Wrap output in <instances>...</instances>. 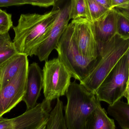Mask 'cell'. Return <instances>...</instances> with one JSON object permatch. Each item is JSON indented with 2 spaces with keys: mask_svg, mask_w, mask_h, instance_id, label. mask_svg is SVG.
<instances>
[{
  "mask_svg": "<svg viewBox=\"0 0 129 129\" xmlns=\"http://www.w3.org/2000/svg\"><path fill=\"white\" fill-rule=\"evenodd\" d=\"M129 2V0H111V9L119 7Z\"/></svg>",
  "mask_w": 129,
  "mask_h": 129,
  "instance_id": "obj_25",
  "label": "cell"
},
{
  "mask_svg": "<svg viewBox=\"0 0 129 129\" xmlns=\"http://www.w3.org/2000/svg\"><path fill=\"white\" fill-rule=\"evenodd\" d=\"M127 58V61H128V67L129 75V49L126 54Z\"/></svg>",
  "mask_w": 129,
  "mask_h": 129,
  "instance_id": "obj_29",
  "label": "cell"
},
{
  "mask_svg": "<svg viewBox=\"0 0 129 129\" xmlns=\"http://www.w3.org/2000/svg\"><path fill=\"white\" fill-rule=\"evenodd\" d=\"M18 54L13 42L0 50V66L12 57Z\"/></svg>",
  "mask_w": 129,
  "mask_h": 129,
  "instance_id": "obj_21",
  "label": "cell"
},
{
  "mask_svg": "<svg viewBox=\"0 0 129 129\" xmlns=\"http://www.w3.org/2000/svg\"><path fill=\"white\" fill-rule=\"evenodd\" d=\"M85 129H115L114 120L108 116L99 100L95 110L87 120Z\"/></svg>",
  "mask_w": 129,
  "mask_h": 129,
  "instance_id": "obj_14",
  "label": "cell"
},
{
  "mask_svg": "<svg viewBox=\"0 0 129 129\" xmlns=\"http://www.w3.org/2000/svg\"><path fill=\"white\" fill-rule=\"evenodd\" d=\"M117 14L114 8L110 9L98 19L91 22L99 51L117 35Z\"/></svg>",
  "mask_w": 129,
  "mask_h": 129,
  "instance_id": "obj_11",
  "label": "cell"
},
{
  "mask_svg": "<svg viewBox=\"0 0 129 129\" xmlns=\"http://www.w3.org/2000/svg\"><path fill=\"white\" fill-rule=\"evenodd\" d=\"M2 10H1V9H0V12H1V11H2Z\"/></svg>",
  "mask_w": 129,
  "mask_h": 129,
  "instance_id": "obj_30",
  "label": "cell"
},
{
  "mask_svg": "<svg viewBox=\"0 0 129 129\" xmlns=\"http://www.w3.org/2000/svg\"><path fill=\"white\" fill-rule=\"evenodd\" d=\"M60 12L53 25L36 49L35 55L40 61H48V58L57 45L68 25L71 0H59Z\"/></svg>",
  "mask_w": 129,
  "mask_h": 129,
  "instance_id": "obj_7",
  "label": "cell"
},
{
  "mask_svg": "<svg viewBox=\"0 0 129 129\" xmlns=\"http://www.w3.org/2000/svg\"><path fill=\"white\" fill-rule=\"evenodd\" d=\"M117 11V34L123 39H129V17Z\"/></svg>",
  "mask_w": 129,
  "mask_h": 129,
  "instance_id": "obj_19",
  "label": "cell"
},
{
  "mask_svg": "<svg viewBox=\"0 0 129 129\" xmlns=\"http://www.w3.org/2000/svg\"><path fill=\"white\" fill-rule=\"evenodd\" d=\"M87 8L86 0H71L70 19L86 18Z\"/></svg>",
  "mask_w": 129,
  "mask_h": 129,
  "instance_id": "obj_18",
  "label": "cell"
},
{
  "mask_svg": "<svg viewBox=\"0 0 129 129\" xmlns=\"http://www.w3.org/2000/svg\"><path fill=\"white\" fill-rule=\"evenodd\" d=\"M114 9L129 17V2L121 7L115 8Z\"/></svg>",
  "mask_w": 129,
  "mask_h": 129,
  "instance_id": "obj_24",
  "label": "cell"
},
{
  "mask_svg": "<svg viewBox=\"0 0 129 129\" xmlns=\"http://www.w3.org/2000/svg\"><path fill=\"white\" fill-rule=\"evenodd\" d=\"M60 12L59 0H56L53 9L44 14H22L17 25L14 27L13 40L17 53L27 57L35 55L39 45L53 25Z\"/></svg>",
  "mask_w": 129,
  "mask_h": 129,
  "instance_id": "obj_1",
  "label": "cell"
},
{
  "mask_svg": "<svg viewBox=\"0 0 129 129\" xmlns=\"http://www.w3.org/2000/svg\"><path fill=\"white\" fill-rule=\"evenodd\" d=\"M51 101L44 99L34 108L11 119L0 118V129H38L47 122L52 110Z\"/></svg>",
  "mask_w": 129,
  "mask_h": 129,
  "instance_id": "obj_8",
  "label": "cell"
},
{
  "mask_svg": "<svg viewBox=\"0 0 129 129\" xmlns=\"http://www.w3.org/2000/svg\"><path fill=\"white\" fill-rule=\"evenodd\" d=\"M28 57L17 54L0 66V91L26 64Z\"/></svg>",
  "mask_w": 129,
  "mask_h": 129,
  "instance_id": "obj_13",
  "label": "cell"
},
{
  "mask_svg": "<svg viewBox=\"0 0 129 129\" xmlns=\"http://www.w3.org/2000/svg\"><path fill=\"white\" fill-rule=\"evenodd\" d=\"M47 122H45V123H44V124H42L41 126L39 127L38 129H46V126H47Z\"/></svg>",
  "mask_w": 129,
  "mask_h": 129,
  "instance_id": "obj_28",
  "label": "cell"
},
{
  "mask_svg": "<svg viewBox=\"0 0 129 129\" xmlns=\"http://www.w3.org/2000/svg\"><path fill=\"white\" fill-rule=\"evenodd\" d=\"M64 121L67 129H85L87 120L94 111L98 100L94 93L76 82L71 83L66 91Z\"/></svg>",
  "mask_w": 129,
  "mask_h": 129,
  "instance_id": "obj_3",
  "label": "cell"
},
{
  "mask_svg": "<svg viewBox=\"0 0 129 129\" xmlns=\"http://www.w3.org/2000/svg\"><path fill=\"white\" fill-rule=\"evenodd\" d=\"M28 66L29 63L0 91V118L23 100L26 91Z\"/></svg>",
  "mask_w": 129,
  "mask_h": 129,
  "instance_id": "obj_9",
  "label": "cell"
},
{
  "mask_svg": "<svg viewBox=\"0 0 129 129\" xmlns=\"http://www.w3.org/2000/svg\"><path fill=\"white\" fill-rule=\"evenodd\" d=\"M129 49V39H123L117 34L102 47L93 69L80 84L95 94Z\"/></svg>",
  "mask_w": 129,
  "mask_h": 129,
  "instance_id": "obj_2",
  "label": "cell"
},
{
  "mask_svg": "<svg viewBox=\"0 0 129 129\" xmlns=\"http://www.w3.org/2000/svg\"><path fill=\"white\" fill-rule=\"evenodd\" d=\"M45 99L52 101L63 96L70 84V72L58 58L45 61L43 70Z\"/></svg>",
  "mask_w": 129,
  "mask_h": 129,
  "instance_id": "obj_6",
  "label": "cell"
},
{
  "mask_svg": "<svg viewBox=\"0 0 129 129\" xmlns=\"http://www.w3.org/2000/svg\"><path fill=\"white\" fill-rule=\"evenodd\" d=\"M12 42L11 40L9 33L0 34V50Z\"/></svg>",
  "mask_w": 129,
  "mask_h": 129,
  "instance_id": "obj_23",
  "label": "cell"
},
{
  "mask_svg": "<svg viewBox=\"0 0 129 129\" xmlns=\"http://www.w3.org/2000/svg\"><path fill=\"white\" fill-rule=\"evenodd\" d=\"M55 50L58 58L70 72L72 77L80 82L90 74L96 63L97 59H87L80 53L74 37L72 22L68 24Z\"/></svg>",
  "mask_w": 129,
  "mask_h": 129,
  "instance_id": "obj_4",
  "label": "cell"
},
{
  "mask_svg": "<svg viewBox=\"0 0 129 129\" xmlns=\"http://www.w3.org/2000/svg\"><path fill=\"white\" fill-rule=\"evenodd\" d=\"M74 34L77 46L83 56L87 59H97L99 50L93 32L91 23L86 18L72 20Z\"/></svg>",
  "mask_w": 129,
  "mask_h": 129,
  "instance_id": "obj_10",
  "label": "cell"
},
{
  "mask_svg": "<svg viewBox=\"0 0 129 129\" xmlns=\"http://www.w3.org/2000/svg\"><path fill=\"white\" fill-rule=\"evenodd\" d=\"M98 3L106 9H111V0H96Z\"/></svg>",
  "mask_w": 129,
  "mask_h": 129,
  "instance_id": "obj_26",
  "label": "cell"
},
{
  "mask_svg": "<svg viewBox=\"0 0 129 129\" xmlns=\"http://www.w3.org/2000/svg\"><path fill=\"white\" fill-rule=\"evenodd\" d=\"M125 97L127 99V103L129 104V75L127 83V87H126V92Z\"/></svg>",
  "mask_w": 129,
  "mask_h": 129,
  "instance_id": "obj_27",
  "label": "cell"
},
{
  "mask_svg": "<svg viewBox=\"0 0 129 129\" xmlns=\"http://www.w3.org/2000/svg\"><path fill=\"white\" fill-rule=\"evenodd\" d=\"M45 129H67L63 113V104L59 98L57 99L54 108L50 113Z\"/></svg>",
  "mask_w": 129,
  "mask_h": 129,
  "instance_id": "obj_16",
  "label": "cell"
},
{
  "mask_svg": "<svg viewBox=\"0 0 129 129\" xmlns=\"http://www.w3.org/2000/svg\"><path fill=\"white\" fill-rule=\"evenodd\" d=\"M86 2L87 8L86 19L91 22L98 19L109 10L102 6L96 0H86Z\"/></svg>",
  "mask_w": 129,
  "mask_h": 129,
  "instance_id": "obj_17",
  "label": "cell"
},
{
  "mask_svg": "<svg viewBox=\"0 0 129 129\" xmlns=\"http://www.w3.org/2000/svg\"><path fill=\"white\" fill-rule=\"evenodd\" d=\"M127 54V53H126ZM129 77L127 55L120 60L95 93L99 101L112 105L125 95Z\"/></svg>",
  "mask_w": 129,
  "mask_h": 129,
  "instance_id": "obj_5",
  "label": "cell"
},
{
  "mask_svg": "<svg viewBox=\"0 0 129 129\" xmlns=\"http://www.w3.org/2000/svg\"><path fill=\"white\" fill-rule=\"evenodd\" d=\"M43 88V72L39 64L33 62L29 66L26 91L23 100L26 105V110L37 105V101Z\"/></svg>",
  "mask_w": 129,
  "mask_h": 129,
  "instance_id": "obj_12",
  "label": "cell"
},
{
  "mask_svg": "<svg viewBox=\"0 0 129 129\" xmlns=\"http://www.w3.org/2000/svg\"><path fill=\"white\" fill-rule=\"evenodd\" d=\"M25 5L24 0H0V7L18 6Z\"/></svg>",
  "mask_w": 129,
  "mask_h": 129,
  "instance_id": "obj_22",
  "label": "cell"
},
{
  "mask_svg": "<svg viewBox=\"0 0 129 129\" xmlns=\"http://www.w3.org/2000/svg\"><path fill=\"white\" fill-rule=\"evenodd\" d=\"M108 113L117 122L122 129H129V104L119 100L109 105Z\"/></svg>",
  "mask_w": 129,
  "mask_h": 129,
  "instance_id": "obj_15",
  "label": "cell"
},
{
  "mask_svg": "<svg viewBox=\"0 0 129 129\" xmlns=\"http://www.w3.org/2000/svg\"><path fill=\"white\" fill-rule=\"evenodd\" d=\"M13 27L11 14L2 10L0 12V34L9 33L10 29Z\"/></svg>",
  "mask_w": 129,
  "mask_h": 129,
  "instance_id": "obj_20",
  "label": "cell"
}]
</instances>
